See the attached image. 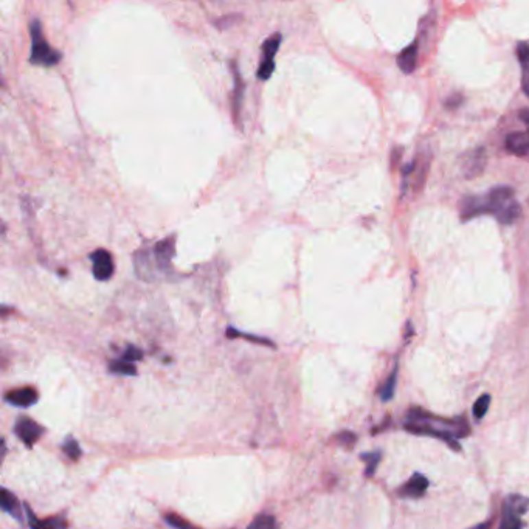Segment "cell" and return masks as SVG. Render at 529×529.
<instances>
[{
	"mask_svg": "<svg viewBox=\"0 0 529 529\" xmlns=\"http://www.w3.org/2000/svg\"><path fill=\"white\" fill-rule=\"evenodd\" d=\"M403 429L413 435L436 438L455 450H461L460 439L471 435V425L462 414L456 418H443L421 407L408 410Z\"/></svg>",
	"mask_w": 529,
	"mask_h": 529,
	"instance_id": "1",
	"label": "cell"
},
{
	"mask_svg": "<svg viewBox=\"0 0 529 529\" xmlns=\"http://www.w3.org/2000/svg\"><path fill=\"white\" fill-rule=\"evenodd\" d=\"M30 32H32V56H30L32 64L43 65V67H51V65H56L59 62V59H61V53L56 51L44 39L40 22L33 21L32 27H30Z\"/></svg>",
	"mask_w": 529,
	"mask_h": 529,
	"instance_id": "2",
	"label": "cell"
},
{
	"mask_svg": "<svg viewBox=\"0 0 529 529\" xmlns=\"http://www.w3.org/2000/svg\"><path fill=\"white\" fill-rule=\"evenodd\" d=\"M529 509V498L523 497L520 493H510L504 498L502 506V523L498 529H523L525 521L521 520V515L526 514Z\"/></svg>",
	"mask_w": 529,
	"mask_h": 529,
	"instance_id": "3",
	"label": "cell"
},
{
	"mask_svg": "<svg viewBox=\"0 0 529 529\" xmlns=\"http://www.w3.org/2000/svg\"><path fill=\"white\" fill-rule=\"evenodd\" d=\"M13 430L16 436L19 438L28 449H32L33 445L45 435L44 427L38 424L36 421H33L32 418H27V416H21V418L16 421Z\"/></svg>",
	"mask_w": 529,
	"mask_h": 529,
	"instance_id": "4",
	"label": "cell"
},
{
	"mask_svg": "<svg viewBox=\"0 0 529 529\" xmlns=\"http://www.w3.org/2000/svg\"><path fill=\"white\" fill-rule=\"evenodd\" d=\"M279 44H281V34L279 33L273 34V36H270L263 44V61H261L259 70H258L259 80H269L270 75L273 73V69H275L273 58L277 55Z\"/></svg>",
	"mask_w": 529,
	"mask_h": 529,
	"instance_id": "5",
	"label": "cell"
},
{
	"mask_svg": "<svg viewBox=\"0 0 529 529\" xmlns=\"http://www.w3.org/2000/svg\"><path fill=\"white\" fill-rule=\"evenodd\" d=\"M487 163V154L484 148H475L473 151L467 152L461 162V171L466 179H475L481 176Z\"/></svg>",
	"mask_w": 529,
	"mask_h": 529,
	"instance_id": "6",
	"label": "cell"
},
{
	"mask_svg": "<svg viewBox=\"0 0 529 529\" xmlns=\"http://www.w3.org/2000/svg\"><path fill=\"white\" fill-rule=\"evenodd\" d=\"M23 510H25L28 525L32 529H67L69 528L67 517L62 515V514L55 515V517H49V519H38V517L33 514L32 508H30L27 503H25V506H23Z\"/></svg>",
	"mask_w": 529,
	"mask_h": 529,
	"instance_id": "7",
	"label": "cell"
},
{
	"mask_svg": "<svg viewBox=\"0 0 529 529\" xmlns=\"http://www.w3.org/2000/svg\"><path fill=\"white\" fill-rule=\"evenodd\" d=\"M39 399V393L36 388L33 386H22V388H16V390H10L7 395H5V401H7L10 405L19 407V408H27L32 407Z\"/></svg>",
	"mask_w": 529,
	"mask_h": 529,
	"instance_id": "8",
	"label": "cell"
},
{
	"mask_svg": "<svg viewBox=\"0 0 529 529\" xmlns=\"http://www.w3.org/2000/svg\"><path fill=\"white\" fill-rule=\"evenodd\" d=\"M92 263H93V275L99 281H108L114 273V261L109 252L98 248L97 252L92 253Z\"/></svg>",
	"mask_w": 529,
	"mask_h": 529,
	"instance_id": "9",
	"label": "cell"
},
{
	"mask_svg": "<svg viewBox=\"0 0 529 529\" xmlns=\"http://www.w3.org/2000/svg\"><path fill=\"white\" fill-rule=\"evenodd\" d=\"M429 489V480L422 473H413L405 484L397 489V495L402 498H421Z\"/></svg>",
	"mask_w": 529,
	"mask_h": 529,
	"instance_id": "10",
	"label": "cell"
},
{
	"mask_svg": "<svg viewBox=\"0 0 529 529\" xmlns=\"http://www.w3.org/2000/svg\"><path fill=\"white\" fill-rule=\"evenodd\" d=\"M0 506H2L5 513H8L11 517H14L16 520L23 521V517H22L23 513H22L21 503L17 500L14 493L10 492L7 487H2V489H0Z\"/></svg>",
	"mask_w": 529,
	"mask_h": 529,
	"instance_id": "11",
	"label": "cell"
},
{
	"mask_svg": "<svg viewBox=\"0 0 529 529\" xmlns=\"http://www.w3.org/2000/svg\"><path fill=\"white\" fill-rule=\"evenodd\" d=\"M174 242H176V237L169 236L168 239L158 242L157 246L154 247V255H156L157 264L162 267V270L168 269L171 266L172 255H174Z\"/></svg>",
	"mask_w": 529,
	"mask_h": 529,
	"instance_id": "12",
	"label": "cell"
},
{
	"mask_svg": "<svg viewBox=\"0 0 529 529\" xmlns=\"http://www.w3.org/2000/svg\"><path fill=\"white\" fill-rule=\"evenodd\" d=\"M416 61H418V43L408 45L405 50L401 51V55L397 56V65L403 73H413L416 69Z\"/></svg>",
	"mask_w": 529,
	"mask_h": 529,
	"instance_id": "13",
	"label": "cell"
},
{
	"mask_svg": "<svg viewBox=\"0 0 529 529\" xmlns=\"http://www.w3.org/2000/svg\"><path fill=\"white\" fill-rule=\"evenodd\" d=\"M506 148L515 156H526L529 152V135L528 134H510L506 140Z\"/></svg>",
	"mask_w": 529,
	"mask_h": 529,
	"instance_id": "14",
	"label": "cell"
},
{
	"mask_svg": "<svg viewBox=\"0 0 529 529\" xmlns=\"http://www.w3.org/2000/svg\"><path fill=\"white\" fill-rule=\"evenodd\" d=\"M520 213H521V208L519 205V202H515L514 199L508 202L506 205H504L500 211L497 213V219L500 221L502 224L504 225H510L514 224L517 219L520 218Z\"/></svg>",
	"mask_w": 529,
	"mask_h": 529,
	"instance_id": "15",
	"label": "cell"
},
{
	"mask_svg": "<svg viewBox=\"0 0 529 529\" xmlns=\"http://www.w3.org/2000/svg\"><path fill=\"white\" fill-rule=\"evenodd\" d=\"M397 371H399V368H397V364H396L393 368V371H391L388 379H386V382L379 388V396L384 402H388V401L393 399L396 384H397Z\"/></svg>",
	"mask_w": 529,
	"mask_h": 529,
	"instance_id": "16",
	"label": "cell"
},
{
	"mask_svg": "<svg viewBox=\"0 0 529 529\" xmlns=\"http://www.w3.org/2000/svg\"><path fill=\"white\" fill-rule=\"evenodd\" d=\"M360 460L366 462V469H365V477L371 478L374 473H376V469L379 466L380 460H382V454L380 450H374V451H365V454L360 455Z\"/></svg>",
	"mask_w": 529,
	"mask_h": 529,
	"instance_id": "17",
	"label": "cell"
},
{
	"mask_svg": "<svg viewBox=\"0 0 529 529\" xmlns=\"http://www.w3.org/2000/svg\"><path fill=\"white\" fill-rule=\"evenodd\" d=\"M109 371L114 374H120V376H137V368L134 364L124 360V359H117L112 360L109 364Z\"/></svg>",
	"mask_w": 529,
	"mask_h": 529,
	"instance_id": "18",
	"label": "cell"
},
{
	"mask_svg": "<svg viewBox=\"0 0 529 529\" xmlns=\"http://www.w3.org/2000/svg\"><path fill=\"white\" fill-rule=\"evenodd\" d=\"M246 529H278V521L275 515L270 514H259L255 517L250 525Z\"/></svg>",
	"mask_w": 529,
	"mask_h": 529,
	"instance_id": "19",
	"label": "cell"
},
{
	"mask_svg": "<svg viewBox=\"0 0 529 529\" xmlns=\"http://www.w3.org/2000/svg\"><path fill=\"white\" fill-rule=\"evenodd\" d=\"M62 450H64V454L67 455L72 461H78L82 455V450L80 447V444L73 436H67L64 439Z\"/></svg>",
	"mask_w": 529,
	"mask_h": 529,
	"instance_id": "20",
	"label": "cell"
},
{
	"mask_svg": "<svg viewBox=\"0 0 529 529\" xmlns=\"http://www.w3.org/2000/svg\"><path fill=\"white\" fill-rule=\"evenodd\" d=\"M165 521L168 523V525L172 529H202L199 526L193 525L191 521L182 519V517L177 515V514H166L165 515Z\"/></svg>",
	"mask_w": 529,
	"mask_h": 529,
	"instance_id": "21",
	"label": "cell"
},
{
	"mask_svg": "<svg viewBox=\"0 0 529 529\" xmlns=\"http://www.w3.org/2000/svg\"><path fill=\"white\" fill-rule=\"evenodd\" d=\"M491 405V396L489 395H483L480 396L477 402L473 403V416L477 421H481L486 416L487 410H489Z\"/></svg>",
	"mask_w": 529,
	"mask_h": 529,
	"instance_id": "22",
	"label": "cell"
},
{
	"mask_svg": "<svg viewBox=\"0 0 529 529\" xmlns=\"http://www.w3.org/2000/svg\"><path fill=\"white\" fill-rule=\"evenodd\" d=\"M227 337H228V338L242 337V338H246V340H252V342H255V343H263V344H269V346H275V344H273L270 340H267V338H263V337H253V336H250V334H242V332L236 331V329H233V328H228V329H227Z\"/></svg>",
	"mask_w": 529,
	"mask_h": 529,
	"instance_id": "23",
	"label": "cell"
},
{
	"mask_svg": "<svg viewBox=\"0 0 529 529\" xmlns=\"http://www.w3.org/2000/svg\"><path fill=\"white\" fill-rule=\"evenodd\" d=\"M121 359L130 362V364H134V362L143 359V351H141L140 348H137V346H132V344H129V346L124 349Z\"/></svg>",
	"mask_w": 529,
	"mask_h": 529,
	"instance_id": "24",
	"label": "cell"
},
{
	"mask_svg": "<svg viewBox=\"0 0 529 529\" xmlns=\"http://www.w3.org/2000/svg\"><path fill=\"white\" fill-rule=\"evenodd\" d=\"M336 439H337L338 444L343 445V447L351 449L355 444V439H357V436H355L354 433H351V432H342V433H338Z\"/></svg>",
	"mask_w": 529,
	"mask_h": 529,
	"instance_id": "25",
	"label": "cell"
},
{
	"mask_svg": "<svg viewBox=\"0 0 529 529\" xmlns=\"http://www.w3.org/2000/svg\"><path fill=\"white\" fill-rule=\"evenodd\" d=\"M517 56H519V61L521 62L523 67L529 65V44H519V47H517Z\"/></svg>",
	"mask_w": 529,
	"mask_h": 529,
	"instance_id": "26",
	"label": "cell"
},
{
	"mask_svg": "<svg viewBox=\"0 0 529 529\" xmlns=\"http://www.w3.org/2000/svg\"><path fill=\"white\" fill-rule=\"evenodd\" d=\"M523 70H525V75H523V92L529 97V65L523 67Z\"/></svg>",
	"mask_w": 529,
	"mask_h": 529,
	"instance_id": "27",
	"label": "cell"
},
{
	"mask_svg": "<svg viewBox=\"0 0 529 529\" xmlns=\"http://www.w3.org/2000/svg\"><path fill=\"white\" fill-rule=\"evenodd\" d=\"M461 101H462V98L460 97V95H456V97H450L447 99V103H445V106H447V108H456V106L460 104Z\"/></svg>",
	"mask_w": 529,
	"mask_h": 529,
	"instance_id": "28",
	"label": "cell"
},
{
	"mask_svg": "<svg viewBox=\"0 0 529 529\" xmlns=\"http://www.w3.org/2000/svg\"><path fill=\"white\" fill-rule=\"evenodd\" d=\"M492 521H493V520H487V521L480 523V525L473 526V528H471V529H491V528H492Z\"/></svg>",
	"mask_w": 529,
	"mask_h": 529,
	"instance_id": "29",
	"label": "cell"
},
{
	"mask_svg": "<svg viewBox=\"0 0 529 529\" xmlns=\"http://www.w3.org/2000/svg\"><path fill=\"white\" fill-rule=\"evenodd\" d=\"M520 118H521V120L525 121V123L528 124V126H529V109H528V110H523L521 114H520Z\"/></svg>",
	"mask_w": 529,
	"mask_h": 529,
	"instance_id": "30",
	"label": "cell"
}]
</instances>
